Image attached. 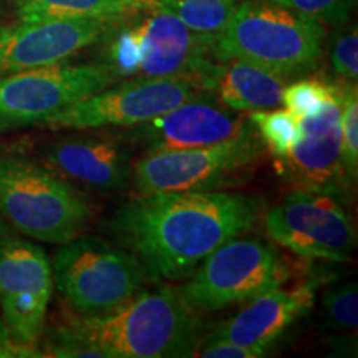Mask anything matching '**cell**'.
<instances>
[{
    "label": "cell",
    "instance_id": "4",
    "mask_svg": "<svg viewBox=\"0 0 358 358\" xmlns=\"http://www.w3.org/2000/svg\"><path fill=\"white\" fill-rule=\"evenodd\" d=\"M92 206L65 178L25 156L0 153V217L40 243L65 244L92 221Z\"/></svg>",
    "mask_w": 358,
    "mask_h": 358
},
{
    "label": "cell",
    "instance_id": "16",
    "mask_svg": "<svg viewBox=\"0 0 358 358\" xmlns=\"http://www.w3.org/2000/svg\"><path fill=\"white\" fill-rule=\"evenodd\" d=\"M312 285L275 287L249 301L243 310L226 320L211 338L249 347L264 357L282 334L313 307Z\"/></svg>",
    "mask_w": 358,
    "mask_h": 358
},
{
    "label": "cell",
    "instance_id": "18",
    "mask_svg": "<svg viewBox=\"0 0 358 358\" xmlns=\"http://www.w3.org/2000/svg\"><path fill=\"white\" fill-rule=\"evenodd\" d=\"M289 78L259 65L237 58H217L209 78V92L226 108L249 113L277 108Z\"/></svg>",
    "mask_w": 358,
    "mask_h": 358
},
{
    "label": "cell",
    "instance_id": "7",
    "mask_svg": "<svg viewBox=\"0 0 358 358\" xmlns=\"http://www.w3.org/2000/svg\"><path fill=\"white\" fill-rule=\"evenodd\" d=\"M290 271L275 245L261 237H234L208 256L178 290L196 312H217L280 287Z\"/></svg>",
    "mask_w": 358,
    "mask_h": 358
},
{
    "label": "cell",
    "instance_id": "3",
    "mask_svg": "<svg viewBox=\"0 0 358 358\" xmlns=\"http://www.w3.org/2000/svg\"><path fill=\"white\" fill-rule=\"evenodd\" d=\"M325 25L268 0H241L226 29L216 37L217 58H237L285 78L319 65Z\"/></svg>",
    "mask_w": 358,
    "mask_h": 358
},
{
    "label": "cell",
    "instance_id": "13",
    "mask_svg": "<svg viewBox=\"0 0 358 358\" xmlns=\"http://www.w3.org/2000/svg\"><path fill=\"white\" fill-rule=\"evenodd\" d=\"M347 85H335L332 96L317 113L299 120V140L287 156L275 159L280 176L295 189L337 196L352 181L342 159L340 134V115Z\"/></svg>",
    "mask_w": 358,
    "mask_h": 358
},
{
    "label": "cell",
    "instance_id": "21",
    "mask_svg": "<svg viewBox=\"0 0 358 358\" xmlns=\"http://www.w3.org/2000/svg\"><path fill=\"white\" fill-rule=\"evenodd\" d=\"M248 116L266 150L274 156V159H280L290 153L301 134V124L295 116L285 108L249 111Z\"/></svg>",
    "mask_w": 358,
    "mask_h": 358
},
{
    "label": "cell",
    "instance_id": "22",
    "mask_svg": "<svg viewBox=\"0 0 358 358\" xmlns=\"http://www.w3.org/2000/svg\"><path fill=\"white\" fill-rule=\"evenodd\" d=\"M335 85L319 78H303L299 82L285 85L282 92V101L284 108L297 120L306 118L317 113L327 100L332 96Z\"/></svg>",
    "mask_w": 358,
    "mask_h": 358
},
{
    "label": "cell",
    "instance_id": "5",
    "mask_svg": "<svg viewBox=\"0 0 358 358\" xmlns=\"http://www.w3.org/2000/svg\"><path fill=\"white\" fill-rule=\"evenodd\" d=\"M53 287L80 315L108 313L140 292L148 275L128 249L95 236L60 244L52 264Z\"/></svg>",
    "mask_w": 358,
    "mask_h": 358
},
{
    "label": "cell",
    "instance_id": "1",
    "mask_svg": "<svg viewBox=\"0 0 358 358\" xmlns=\"http://www.w3.org/2000/svg\"><path fill=\"white\" fill-rule=\"evenodd\" d=\"M262 216L264 199L241 192H148L115 213L111 229L150 279L178 282Z\"/></svg>",
    "mask_w": 358,
    "mask_h": 358
},
{
    "label": "cell",
    "instance_id": "14",
    "mask_svg": "<svg viewBox=\"0 0 358 358\" xmlns=\"http://www.w3.org/2000/svg\"><path fill=\"white\" fill-rule=\"evenodd\" d=\"M254 129L249 116L226 108L213 93L203 92L164 115L136 124L129 138L146 151L187 150L234 140Z\"/></svg>",
    "mask_w": 358,
    "mask_h": 358
},
{
    "label": "cell",
    "instance_id": "8",
    "mask_svg": "<svg viewBox=\"0 0 358 358\" xmlns=\"http://www.w3.org/2000/svg\"><path fill=\"white\" fill-rule=\"evenodd\" d=\"M267 236L302 259L343 262L353 256L357 232L334 194L295 189L264 216Z\"/></svg>",
    "mask_w": 358,
    "mask_h": 358
},
{
    "label": "cell",
    "instance_id": "17",
    "mask_svg": "<svg viewBox=\"0 0 358 358\" xmlns=\"http://www.w3.org/2000/svg\"><path fill=\"white\" fill-rule=\"evenodd\" d=\"M48 168L65 179L98 191H115L131 176V153L115 138H65L45 151Z\"/></svg>",
    "mask_w": 358,
    "mask_h": 358
},
{
    "label": "cell",
    "instance_id": "28",
    "mask_svg": "<svg viewBox=\"0 0 358 358\" xmlns=\"http://www.w3.org/2000/svg\"><path fill=\"white\" fill-rule=\"evenodd\" d=\"M12 237H13V234H12L10 227H8L6 221H2V217H0V243L12 239Z\"/></svg>",
    "mask_w": 358,
    "mask_h": 358
},
{
    "label": "cell",
    "instance_id": "24",
    "mask_svg": "<svg viewBox=\"0 0 358 358\" xmlns=\"http://www.w3.org/2000/svg\"><path fill=\"white\" fill-rule=\"evenodd\" d=\"M340 134H342V159L350 179L358 171V92L355 82L345 88L340 115Z\"/></svg>",
    "mask_w": 358,
    "mask_h": 358
},
{
    "label": "cell",
    "instance_id": "23",
    "mask_svg": "<svg viewBox=\"0 0 358 358\" xmlns=\"http://www.w3.org/2000/svg\"><path fill=\"white\" fill-rule=\"evenodd\" d=\"M325 324L334 330H355L358 327V289L355 282L338 285L324 295Z\"/></svg>",
    "mask_w": 358,
    "mask_h": 358
},
{
    "label": "cell",
    "instance_id": "6",
    "mask_svg": "<svg viewBox=\"0 0 358 358\" xmlns=\"http://www.w3.org/2000/svg\"><path fill=\"white\" fill-rule=\"evenodd\" d=\"M266 153V146L254 129L211 146L146 151L134 163L131 174L140 194L221 191L244 182Z\"/></svg>",
    "mask_w": 358,
    "mask_h": 358
},
{
    "label": "cell",
    "instance_id": "12",
    "mask_svg": "<svg viewBox=\"0 0 358 358\" xmlns=\"http://www.w3.org/2000/svg\"><path fill=\"white\" fill-rule=\"evenodd\" d=\"M131 29L138 45L134 77H187L209 92V78L217 62L216 35L194 32L164 8L148 10Z\"/></svg>",
    "mask_w": 358,
    "mask_h": 358
},
{
    "label": "cell",
    "instance_id": "15",
    "mask_svg": "<svg viewBox=\"0 0 358 358\" xmlns=\"http://www.w3.org/2000/svg\"><path fill=\"white\" fill-rule=\"evenodd\" d=\"M116 20H37L0 29V75L57 65L110 34Z\"/></svg>",
    "mask_w": 358,
    "mask_h": 358
},
{
    "label": "cell",
    "instance_id": "29",
    "mask_svg": "<svg viewBox=\"0 0 358 358\" xmlns=\"http://www.w3.org/2000/svg\"><path fill=\"white\" fill-rule=\"evenodd\" d=\"M153 2H155V0H153Z\"/></svg>",
    "mask_w": 358,
    "mask_h": 358
},
{
    "label": "cell",
    "instance_id": "10",
    "mask_svg": "<svg viewBox=\"0 0 358 358\" xmlns=\"http://www.w3.org/2000/svg\"><path fill=\"white\" fill-rule=\"evenodd\" d=\"M203 92L187 77H133L66 106L40 124L53 129L136 127Z\"/></svg>",
    "mask_w": 358,
    "mask_h": 358
},
{
    "label": "cell",
    "instance_id": "20",
    "mask_svg": "<svg viewBox=\"0 0 358 358\" xmlns=\"http://www.w3.org/2000/svg\"><path fill=\"white\" fill-rule=\"evenodd\" d=\"M198 34L217 35L226 29L241 0H155Z\"/></svg>",
    "mask_w": 358,
    "mask_h": 358
},
{
    "label": "cell",
    "instance_id": "9",
    "mask_svg": "<svg viewBox=\"0 0 358 358\" xmlns=\"http://www.w3.org/2000/svg\"><path fill=\"white\" fill-rule=\"evenodd\" d=\"M116 80L106 64H57L0 77V128L43 123Z\"/></svg>",
    "mask_w": 358,
    "mask_h": 358
},
{
    "label": "cell",
    "instance_id": "27",
    "mask_svg": "<svg viewBox=\"0 0 358 358\" xmlns=\"http://www.w3.org/2000/svg\"><path fill=\"white\" fill-rule=\"evenodd\" d=\"M196 355L204 358H257L262 357L261 353L252 350L249 347L237 345V343L226 342V340L209 338L208 343L201 348L199 353Z\"/></svg>",
    "mask_w": 358,
    "mask_h": 358
},
{
    "label": "cell",
    "instance_id": "25",
    "mask_svg": "<svg viewBox=\"0 0 358 358\" xmlns=\"http://www.w3.org/2000/svg\"><path fill=\"white\" fill-rule=\"evenodd\" d=\"M279 3L310 19L320 22L322 25L340 27L350 19L357 0H268Z\"/></svg>",
    "mask_w": 358,
    "mask_h": 358
},
{
    "label": "cell",
    "instance_id": "11",
    "mask_svg": "<svg viewBox=\"0 0 358 358\" xmlns=\"http://www.w3.org/2000/svg\"><path fill=\"white\" fill-rule=\"evenodd\" d=\"M53 292L52 264L27 241L0 243V315L17 342L37 345Z\"/></svg>",
    "mask_w": 358,
    "mask_h": 358
},
{
    "label": "cell",
    "instance_id": "26",
    "mask_svg": "<svg viewBox=\"0 0 358 358\" xmlns=\"http://www.w3.org/2000/svg\"><path fill=\"white\" fill-rule=\"evenodd\" d=\"M334 71L345 82H357L358 78V32L357 27L335 38L332 47Z\"/></svg>",
    "mask_w": 358,
    "mask_h": 358
},
{
    "label": "cell",
    "instance_id": "19",
    "mask_svg": "<svg viewBox=\"0 0 358 358\" xmlns=\"http://www.w3.org/2000/svg\"><path fill=\"white\" fill-rule=\"evenodd\" d=\"M159 8L153 0H15L19 20H122Z\"/></svg>",
    "mask_w": 358,
    "mask_h": 358
},
{
    "label": "cell",
    "instance_id": "2",
    "mask_svg": "<svg viewBox=\"0 0 358 358\" xmlns=\"http://www.w3.org/2000/svg\"><path fill=\"white\" fill-rule=\"evenodd\" d=\"M201 322L178 290H140L103 315L71 317L43 357L179 358L196 355Z\"/></svg>",
    "mask_w": 358,
    "mask_h": 358
}]
</instances>
